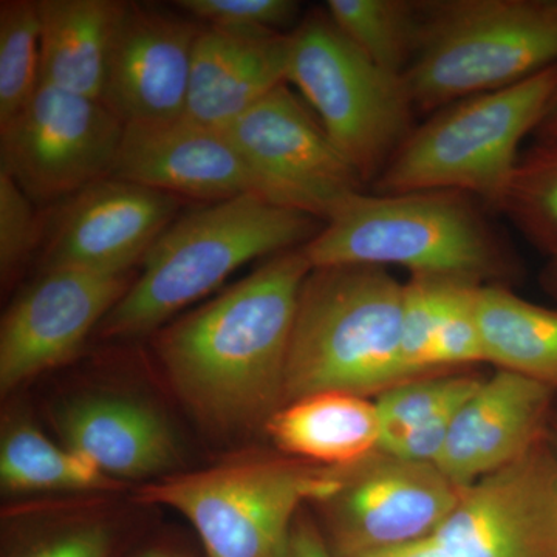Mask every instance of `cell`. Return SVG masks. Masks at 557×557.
I'll return each instance as SVG.
<instances>
[{
	"instance_id": "6da1fadb",
	"label": "cell",
	"mask_w": 557,
	"mask_h": 557,
	"mask_svg": "<svg viewBox=\"0 0 557 557\" xmlns=\"http://www.w3.org/2000/svg\"><path fill=\"white\" fill-rule=\"evenodd\" d=\"M311 269L302 248L273 256L157 335L172 387L209 426L267 423L284 406L289 344Z\"/></svg>"
},
{
	"instance_id": "7a4b0ae2",
	"label": "cell",
	"mask_w": 557,
	"mask_h": 557,
	"mask_svg": "<svg viewBox=\"0 0 557 557\" xmlns=\"http://www.w3.org/2000/svg\"><path fill=\"white\" fill-rule=\"evenodd\" d=\"M479 201L456 190H362L302 249L313 269L401 267L410 276L504 285L518 273V256Z\"/></svg>"
},
{
	"instance_id": "3957f363",
	"label": "cell",
	"mask_w": 557,
	"mask_h": 557,
	"mask_svg": "<svg viewBox=\"0 0 557 557\" xmlns=\"http://www.w3.org/2000/svg\"><path fill=\"white\" fill-rule=\"evenodd\" d=\"M324 222L249 193L182 215L141 262V274L100 325L108 338L156 332L240 267L306 247Z\"/></svg>"
},
{
	"instance_id": "277c9868",
	"label": "cell",
	"mask_w": 557,
	"mask_h": 557,
	"mask_svg": "<svg viewBox=\"0 0 557 557\" xmlns=\"http://www.w3.org/2000/svg\"><path fill=\"white\" fill-rule=\"evenodd\" d=\"M403 296L405 284L386 269H311L289 344L284 406L321 392L380 395L416 379L403 361Z\"/></svg>"
},
{
	"instance_id": "5b68a950",
	"label": "cell",
	"mask_w": 557,
	"mask_h": 557,
	"mask_svg": "<svg viewBox=\"0 0 557 557\" xmlns=\"http://www.w3.org/2000/svg\"><path fill=\"white\" fill-rule=\"evenodd\" d=\"M557 65V0H421L405 81L417 113L504 89Z\"/></svg>"
},
{
	"instance_id": "8992f818",
	"label": "cell",
	"mask_w": 557,
	"mask_h": 557,
	"mask_svg": "<svg viewBox=\"0 0 557 557\" xmlns=\"http://www.w3.org/2000/svg\"><path fill=\"white\" fill-rule=\"evenodd\" d=\"M557 91V65L435 110L410 132L373 193L456 190L494 208Z\"/></svg>"
},
{
	"instance_id": "52a82bcc",
	"label": "cell",
	"mask_w": 557,
	"mask_h": 557,
	"mask_svg": "<svg viewBox=\"0 0 557 557\" xmlns=\"http://www.w3.org/2000/svg\"><path fill=\"white\" fill-rule=\"evenodd\" d=\"M288 38V86L373 185L417 126L408 84L366 57L325 9L310 10Z\"/></svg>"
},
{
	"instance_id": "ba28073f",
	"label": "cell",
	"mask_w": 557,
	"mask_h": 557,
	"mask_svg": "<svg viewBox=\"0 0 557 557\" xmlns=\"http://www.w3.org/2000/svg\"><path fill=\"white\" fill-rule=\"evenodd\" d=\"M338 486V468L260 460L148 483L138 498L188 519L208 557H285L300 505L324 502Z\"/></svg>"
},
{
	"instance_id": "9c48e42d",
	"label": "cell",
	"mask_w": 557,
	"mask_h": 557,
	"mask_svg": "<svg viewBox=\"0 0 557 557\" xmlns=\"http://www.w3.org/2000/svg\"><path fill=\"white\" fill-rule=\"evenodd\" d=\"M124 126L104 102L39 81L28 104L0 127V170L35 203L67 200L113 177Z\"/></svg>"
},
{
	"instance_id": "30bf717a",
	"label": "cell",
	"mask_w": 557,
	"mask_h": 557,
	"mask_svg": "<svg viewBox=\"0 0 557 557\" xmlns=\"http://www.w3.org/2000/svg\"><path fill=\"white\" fill-rule=\"evenodd\" d=\"M222 131L258 180L260 196L281 207L325 223L350 197L368 190L354 164L288 84Z\"/></svg>"
},
{
	"instance_id": "8fae6325",
	"label": "cell",
	"mask_w": 557,
	"mask_h": 557,
	"mask_svg": "<svg viewBox=\"0 0 557 557\" xmlns=\"http://www.w3.org/2000/svg\"><path fill=\"white\" fill-rule=\"evenodd\" d=\"M339 469V486L324 502L333 557H359L434 536L465 487L435 463L376 450Z\"/></svg>"
},
{
	"instance_id": "7c38bea8",
	"label": "cell",
	"mask_w": 557,
	"mask_h": 557,
	"mask_svg": "<svg viewBox=\"0 0 557 557\" xmlns=\"http://www.w3.org/2000/svg\"><path fill=\"white\" fill-rule=\"evenodd\" d=\"M435 537L453 557H557V454L548 440L465 487Z\"/></svg>"
},
{
	"instance_id": "4fadbf2b",
	"label": "cell",
	"mask_w": 557,
	"mask_h": 557,
	"mask_svg": "<svg viewBox=\"0 0 557 557\" xmlns=\"http://www.w3.org/2000/svg\"><path fill=\"white\" fill-rule=\"evenodd\" d=\"M183 199L116 177L62 201L44 234L40 271L131 273L180 218Z\"/></svg>"
},
{
	"instance_id": "5bb4252c",
	"label": "cell",
	"mask_w": 557,
	"mask_h": 557,
	"mask_svg": "<svg viewBox=\"0 0 557 557\" xmlns=\"http://www.w3.org/2000/svg\"><path fill=\"white\" fill-rule=\"evenodd\" d=\"M129 273L46 271L2 322L0 386H20L69 361L129 289Z\"/></svg>"
},
{
	"instance_id": "9a60e30c",
	"label": "cell",
	"mask_w": 557,
	"mask_h": 557,
	"mask_svg": "<svg viewBox=\"0 0 557 557\" xmlns=\"http://www.w3.org/2000/svg\"><path fill=\"white\" fill-rule=\"evenodd\" d=\"M203 24L126 2L112 42L101 101L124 124L164 123L185 115L194 47Z\"/></svg>"
},
{
	"instance_id": "2e32d148",
	"label": "cell",
	"mask_w": 557,
	"mask_h": 557,
	"mask_svg": "<svg viewBox=\"0 0 557 557\" xmlns=\"http://www.w3.org/2000/svg\"><path fill=\"white\" fill-rule=\"evenodd\" d=\"M113 177L209 203L259 194L258 180L226 132L186 116L126 124Z\"/></svg>"
},
{
	"instance_id": "e0dca14e",
	"label": "cell",
	"mask_w": 557,
	"mask_h": 557,
	"mask_svg": "<svg viewBox=\"0 0 557 557\" xmlns=\"http://www.w3.org/2000/svg\"><path fill=\"white\" fill-rule=\"evenodd\" d=\"M553 394L544 384L497 369L458 409L435 465L468 487L518 460L547 438Z\"/></svg>"
},
{
	"instance_id": "ac0fdd59",
	"label": "cell",
	"mask_w": 557,
	"mask_h": 557,
	"mask_svg": "<svg viewBox=\"0 0 557 557\" xmlns=\"http://www.w3.org/2000/svg\"><path fill=\"white\" fill-rule=\"evenodd\" d=\"M288 35L203 25L194 47L183 116L225 129L271 91L287 84Z\"/></svg>"
},
{
	"instance_id": "d6986e66",
	"label": "cell",
	"mask_w": 557,
	"mask_h": 557,
	"mask_svg": "<svg viewBox=\"0 0 557 557\" xmlns=\"http://www.w3.org/2000/svg\"><path fill=\"white\" fill-rule=\"evenodd\" d=\"M58 428L69 449L104 474L148 478L166 471L177 446L152 409L121 398H87L65 406Z\"/></svg>"
},
{
	"instance_id": "ffe728a7",
	"label": "cell",
	"mask_w": 557,
	"mask_h": 557,
	"mask_svg": "<svg viewBox=\"0 0 557 557\" xmlns=\"http://www.w3.org/2000/svg\"><path fill=\"white\" fill-rule=\"evenodd\" d=\"M278 449L329 468H346L380 450L375 401L346 392H321L282 406L267 420Z\"/></svg>"
},
{
	"instance_id": "44dd1931",
	"label": "cell",
	"mask_w": 557,
	"mask_h": 557,
	"mask_svg": "<svg viewBox=\"0 0 557 557\" xmlns=\"http://www.w3.org/2000/svg\"><path fill=\"white\" fill-rule=\"evenodd\" d=\"M123 0H38L40 79L100 100Z\"/></svg>"
},
{
	"instance_id": "7402d4cb",
	"label": "cell",
	"mask_w": 557,
	"mask_h": 557,
	"mask_svg": "<svg viewBox=\"0 0 557 557\" xmlns=\"http://www.w3.org/2000/svg\"><path fill=\"white\" fill-rule=\"evenodd\" d=\"M482 381L471 373H431L387 388L375 401L380 449L406 460L435 463L458 409Z\"/></svg>"
},
{
	"instance_id": "603a6c76",
	"label": "cell",
	"mask_w": 557,
	"mask_h": 557,
	"mask_svg": "<svg viewBox=\"0 0 557 557\" xmlns=\"http://www.w3.org/2000/svg\"><path fill=\"white\" fill-rule=\"evenodd\" d=\"M478 317L486 362L557 391V310L485 285Z\"/></svg>"
},
{
	"instance_id": "cb8c5ba5",
	"label": "cell",
	"mask_w": 557,
	"mask_h": 557,
	"mask_svg": "<svg viewBox=\"0 0 557 557\" xmlns=\"http://www.w3.org/2000/svg\"><path fill=\"white\" fill-rule=\"evenodd\" d=\"M0 480L9 493L94 491L115 485L86 457L60 448L25 423L5 432L0 448Z\"/></svg>"
},
{
	"instance_id": "d4e9b609",
	"label": "cell",
	"mask_w": 557,
	"mask_h": 557,
	"mask_svg": "<svg viewBox=\"0 0 557 557\" xmlns=\"http://www.w3.org/2000/svg\"><path fill=\"white\" fill-rule=\"evenodd\" d=\"M325 10L366 57L405 78L416 57L421 0H329Z\"/></svg>"
},
{
	"instance_id": "484cf974",
	"label": "cell",
	"mask_w": 557,
	"mask_h": 557,
	"mask_svg": "<svg viewBox=\"0 0 557 557\" xmlns=\"http://www.w3.org/2000/svg\"><path fill=\"white\" fill-rule=\"evenodd\" d=\"M494 209L545 258L557 256V146L523 152Z\"/></svg>"
},
{
	"instance_id": "4316f807",
	"label": "cell",
	"mask_w": 557,
	"mask_h": 557,
	"mask_svg": "<svg viewBox=\"0 0 557 557\" xmlns=\"http://www.w3.org/2000/svg\"><path fill=\"white\" fill-rule=\"evenodd\" d=\"M40 79L38 0L0 2V127L32 100Z\"/></svg>"
},
{
	"instance_id": "83f0119b",
	"label": "cell",
	"mask_w": 557,
	"mask_h": 557,
	"mask_svg": "<svg viewBox=\"0 0 557 557\" xmlns=\"http://www.w3.org/2000/svg\"><path fill=\"white\" fill-rule=\"evenodd\" d=\"M450 281L453 278L410 276L405 282L401 354L406 368L416 379L437 373L432 368V351Z\"/></svg>"
},
{
	"instance_id": "f1b7e54d",
	"label": "cell",
	"mask_w": 557,
	"mask_h": 557,
	"mask_svg": "<svg viewBox=\"0 0 557 557\" xmlns=\"http://www.w3.org/2000/svg\"><path fill=\"white\" fill-rule=\"evenodd\" d=\"M479 288L468 282H449L432 351L435 372L486 362L478 317Z\"/></svg>"
},
{
	"instance_id": "f546056e",
	"label": "cell",
	"mask_w": 557,
	"mask_h": 557,
	"mask_svg": "<svg viewBox=\"0 0 557 557\" xmlns=\"http://www.w3.org/2000/svg\"><path fill=\"white\" fill-rule=\"evenodd\" d=\"M177 9L207 27L256 33H289L299 24L296 0H177Z\"/></svg>"
},
{
	"instance_id": "4dcf8cb0",
	"label": "cell",
	"mask_w": 557,
	"mask_h": 557,
	"mask_svg": "<svg viewBox=\"0 0 557 557\" xmlns=\"http://www.w3.org/2000/svg\"><path fill=\"white\" fill-rule=\"evenodd\" d=\"M44 222L35 201L9 172L0 170V274L3 284L20 273L35 249L42 245Z\"/></svg>"
},
{
	"instance_id": "1f68e13d",
	"label": "cell",
	"mask_w": 557,
	"mask_h": 557,
	"mask_svg": "<svg viewBox=\"0 0 557 557\" xmlns=\"http://www.w3.org/2000/svg\"><path fill=\"white\" fill-rule=\"evenodd\" d=\"M112 534L102 525H84L40 542L22 557H110Z\"/></svg>"
},
{
	"instance_id": "d6a6232c",
	"label": "cell",
	"mask_w": 557,
	"mask_h": 557,
	"mask_svg": "<svg viewBox=\"0 0 557 557\" xmlns=\"http://www.w3.org/2000/svg\"><path fill=\"white\" fill-rule=\"evenodd\" d=\"M285 557H333L327 541L311 520L296 519Z\"/></svg>"
},
{
	"instance_id": "836d02e7",
	"label": "cell",
	"mask_w": 557,
	"mask_h": 557,
	"mask_svg": "<svg viewBox=\"0 0 557 557\" xmlns=\"http://www.w3.org/2000/svg\"><path fill=\"white\" fill-rule=\"evenodd\" d=\"M359 557H453L437 537L429 536Z\"/></svg>"
},
{
	"instance_id": "e575fe53",
	"label": "cell",
	"mask_w": 557,
	"mask_h": 557,
	"mask_svg": "<svg viewBox=\"0 0 557 557\" xmlns=\"http://www.w3.org/2000/svg\"><path fill=\"white\" fill-rule=\"evenodd\" d=\"M534 138H536V143H542V145L557 146V91L552 102H549L547 113H545L536 132H534Z\"/></svg>"
},
{
	"instance_id": "d590c367",
	"label": "cell",
	"mask_w": 557,
	"mask_h": 557,
	"mask_svg": "<svg viewBox=\"0 0 557 557\" xmlns=\"http://www.w3.org/2000/svg\"><path fill=\"white\" fill-rule=\"evenodd\" d=\"M541 284L552 298L557 300V256L547 259L541 274Z\"/></svg>"
},
{
	"instance_id": "8d00e7d4",
	"label": "cell",
	"mask_w": 557,
	"mask_h": 557,
	"mask_svg": "<svg viewBox=\"0 0 557 557\" xmlns=\"http://www.w3.org/2000/svg\"><path fill=\"white\" fill-rule=\"evenodd\" d=\"M141 557H175V556L161 555V553H150V555H145V556H141Z\"/></svg>"
}]
</instances>
